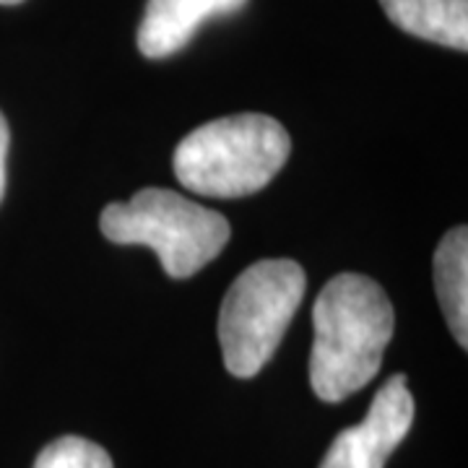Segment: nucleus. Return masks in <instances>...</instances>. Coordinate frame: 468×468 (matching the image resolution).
I'll list each match as a JSON object with an SVG mask.
<instances>
[{
	"label": "nucleus",
	"mask_w": 468,
	"mask_h": 468,
	"mask_svg": "<svg viewBox=\"0 0 468 468\" xmlns=\"http://www.w3.org/2000/svg\"><path fill=\"white\" fill-rule=\"evenodd\" d=\"M100 229L115 245L151 248L172 279L196 276L232 237L229 221L218 211L165 187H146L128 203H110Z\"/></svg>",
	"instance_id": "3"
},
{
	"label": "nucleus",
	"mask_w": 468,
	"mask_h": 468,
	"mask_svg": "<svg viewBox=\"0 0 468 468\" xmlns=\"http://www.w3.org/2000/svg\"><path fill=\"white\" fill-rule=\"evenodd\" d=\"M414 424V399L406 375H393L375 393L362 424L344 430L331 442L320 468H385Z\"/></svg>",
	"instance_id": "5"
},
{
	"label": "nucleus",
	"mask_w": 468,
	"mask_h": 468,
	"mask_svg": "<svg viewBox=\"0 0 468 468\" xmlns=\"http://www.w3.org/2000/svg\"><path fill=\"white\" fill-rule=\"evenodd\" d=\"M401 32L452 50H468V0H380Z\"/></svg>",
	"instance_id": "7"
},
{
	"label": "nucleus",
	"mask_w": 468,
	"mask_h": 468,
	"mask_svg": "<svg viewBox=\"0 0 468 468\" xmlns=\"http://www.w3.org/2000/svg\"><path fill=\"white\" fill-rule=\"evenodd\" d=\"M435 292L461 349L468 346V232L455 227L435 250Z\"/></svg>",
	"instance_id": "8"
},
{
	"label": "nucleus",
	"mask_w": 468,
	"mask_h": 468,
	"mask_svg": "<svg viewBox=\"0 0 468 468\" xmlns=\"http://www.w3.org/2000/svg\"><path fill=\"white\" fill-rule=\"evenodd\" d=\"M313 325L310 385L320 401L341 403L380 372L396 315L378 282L341 273L318 294Z\"/></svg>",
	"instance_id": "1"
},
{
	"label": "nucleus",
	"mask_w": 468,
	"mask_h": 468,
	"mask_svg": "<svg viewBox=\"0 0 468 468\" xmlns=\"http://www.w3.org/2000/svg\"><path fill=\"white\" fill-rule=\"evenodd\" d=\"M292 138L273 117L242 112L211 120L175 151V177L206 198H242L263 190L284 167Z\"/></svg>",
	"instance_id": "2"
},
{
	"label": "nucleus",
	"mask_w": 468,
	"mask_h": 468,
	"mask_svg": "<svg viewBox=\"0 0 468 468\" xmlns=\"http://www.w3.org/2000/svg\"><path fill=\"white\" fill-rule=\"evenodd\" d=\"M248 0H149L138 27V50L144 58L162 60L180 52L206 21L232 16Z\"/></svg>",
	"instance_id": "6"
},
{
	"label": "nucleus",
	"mask_w": 468,
	"mask_h": 468,
	"mask_svg": "<svg viewBox=\"0 0 468 468\" xmlns=\"http://www.w3.org/2000/svg\"><path fill=\"white\" fill-rule=\"evenodd\" d=\"M18 3H24V0H0V5H18Z\"/></svg>",
	"instance_id": "11"
},
{
	"label": "nucleus",
	"mask_w": 468,
	"mask_h": 468,
	"mask_svg": "<svg viewBox=\"0 0 468 468\" xmlns=\"http://www.w3.org/2000/svg\"><path fill=\"white\" fill-rule=\"evenodd\" d=\"M34 468H115L112 458L97 442L66 435L50 442L37 455Z\"/></svg>",
	"instance_id": "9"
},
{
	"label": "nucleus",
	"mask_w": 468,
	"mask_h": 468,
	"mask_svg": "<svg viewBox=\"0 0 468 468\" xmlns=\"http://www.w3.org/2000/svg\"><path fill=\"white\" fill-rule=\"evenodd\" d=\"M307 289L304 268L289 258H266L245 268L218 313L224 367L252 378L271 362Z\"/></svg>",
	"instance_id": "4"
},
{
	"label": "nucleus",
	"mask_w": 468,
	"mask_h": 468,
	"mask_svg": "<svg viewBox=\"0 0 468 468\" xmlns=\"http://www.w3.org/2000/svg\"><path fill=\"white\" fill-rule=\"evenodd\" d=\"M8 144H11V133H8V122L0 112V201L5 193V156H8Z\"/></svg>",
	"instance_id": "10"
}]
</instances>
